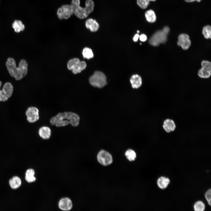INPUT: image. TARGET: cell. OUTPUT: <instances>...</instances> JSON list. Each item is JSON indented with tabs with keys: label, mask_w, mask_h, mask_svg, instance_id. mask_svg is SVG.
Here are the masks:
<instances>
[{
	"label": "cell",
	"mask_w": 211,
	"mask_h": 211,
	"mask_svg": "<svg viewBox=\"0 0 211 211\" xmlns=\"http://www.w3.org/2000/svg\"><path fill=\"white\" fill-rule=\"evenodd\" d=\"M80 118L76 113L66 112L59 113L50 120L51 124L57 127L66 126L69 124L76 126L79 123Z\"/></svg>",
	"instance_id": "obj_1"
},
{
	"label": "cell",
	"mask_w": 211,
	"mask_h": 211,
	"mask_svg": "<svg viewBox=\"0 0 211 211\" xmlns=\"http://www.w3.org/2000/svg\"><path fill=\"white\" fill-rule=\"evenodd\" d=\"M6 65L10 74L16 80L21 79L27 73L28 64L24 59L20 61L17 67L15 60L13 58H8L6 62Z\"/></svg>",
	"instance_id": "obj_2"
},
{
	"label": "cell",
	"mask_w": 211,
	"mask_h": 211,
	"mask_svg": "<svg viewBox=\"0 0 211 211\" xmlns=\"http://www.w3.org/2000/svg\"><path fill=\"white\" fill-rule=\"evenodd\" d=\"M170 29L167 26L164 27L162 30L155 32L149 39V43L154 46H157L161 43H164L167 40V36Z\"/></svg>",
	"instance_id": "obj_3"
},
{
	"label": "cell",
	"mask_w": 211,
	"mask_h": 211,
	"mask_svg": "<svg viewBox=\"0 0 211 211\" xmlns=\"http://www.w3.org/2000/svg\"><path fill=\"white\" fill-rule=\"evenodd\" d=\"M89 82L93 86L101 88L107 83L106 78L102 72L98 71L95 72L89 78Z\"/></svg>",
	"instance_id": "obj_4"
},
{
	"label": "cell",
	"mask_w": 211,
	"mask_h": 211,
	"mask_svg": "<svg viewBox=\"0 0 211 211\" xmlns=\"http://www.w3.org/2000/svg\"><path fill=\"white\" fill-rule=\"evenodd\" d=\"M74 9L71 4H64L57 9V14L60 19H67L74 14Z\"/></svg>",
	"instance_id": "obj_5"
},
{
	"label": "cell",
	"mask_w": 211,
	"mask_h": 211,
	"mask_svg": "<svg viewBox=\"0 0 211 211\" xmlns=\"http://www.w3.org/2000/svg\"><path fill=\"white\" fill-rule=\"evenodd\" d=\"M1 85L2 82L0 81V101H5L11 96L13 92V86L11 83L7 82L4 84L1 89Z\"/></svg>",
	"instance_id": "obj_6"
},
{
	"label": "cell",
	"mask_w": 211,
	"mask_h": 211,
	"mask_svg": "<svg viewBox=\"0 0 211 211\" xmlns=\"http://www.w3.org/2000/svg\"><path fill=\"white\" fill-rule=\"evenodd\" d=\"M80 3V0H72L71 5L74 9V14L79 19H84L89 15L85 7H81Z\"/></svg>",
	"instance_id": "obj_7"
},
{
	"label": "cell",
	"mask_w": 211,
	"mask_h": 211,
	"mask_svg": "<svg viewBox=\"0 0 211 211\" xmlns=\"http://www.w3.org/2000/svg\"><path fill=\"white\" fill-rule=\"evenodd\" d=\"M98 162L103 165L106 166L111 164L113 162L111 155L108 152L104 150H101L97 156Z\"/></svg>",
	"instance_id": "obj_8"
},
{
	"label": "cell",
	"mask_w": 211,
	"mask_h": 211,
	"mask_svg": "<svg viewBox=\"0 0 211 211\" xmlns=\"http://www.w3.org/2000/svg\"><path fill=\"white\" fill-rule=\"evenodd\" d=\"M25 114L27 120L30 123L35 122L39 119V110L36 107L28 108L26 111Z\"/></svg>",
	"instance_id": "obj_9"
},
{
	"label": "cell",
	"mask_w": 211,
	"mask_h": 211,
	"mask_svg": "<svg viewBox=\"0 0 211 211\" xmlns=\"http://www.w3.org/2000/svg\"><path fill=\"white\" fill-rule=\"evenodd\" d=\"M177 45L184 50H188L190 47L191 42L189 36L185 33H182L178 37Z\"/></svg>",
	"instance_id": "obj_10"
},
{
	"label": "cell",
	"mask_w": 211,
	"mask_h": 211,
	"mask_svg": "<svg viewBox=\"0 0 211 211\" xmlns=\"http://www.w3.org/2000/svg\"><path fill=\"white\" fill-rule=\"evenodd\" d=\"M58 206L59 209L62 210L69 211L72 208V202L69 198L67 197L63 198L59 200Z\"/></svg>",
	"instance_id": "obj_11"
},
{
	"label": "cell",
	"mask_w": 211,
	"mask_h": 211,
	"mask_svg": "<svg viewBox=\"0 0 211 211\" xmlns=\"http://www.w3.org/2000/svg\"><path fill=\"white\" fill-rule=\"evenodd\" d=\"M163 127L166 132L169 133L174 131L176 128V125L173 120L167 119L163 122Z\"/></svg>",
	"instance_id": "obj_12"
},
{
	"label": "cell",
	"mask_w": 211,
	"mask_h": 211,
	"mask_svg": "<svg viewBox=\"0 0 211 211\" xmlns=\"http://www.w3.org/2000/svg\"><path fill=\"white\" fill-rule=\"evenodd\" d=\"M86 28L92 32H95L99 28V25L97 21L92 18L87 19L85 22Z\"/></svg>",
	"instance_id": "obj_13"
},
{
	"label": "cell",
	"mask_w": 211,
	"mask_h": 211,
	"mask_svg": "<svg viewBox=\"0 0 211 211\" xmlns=\"http://www.w3.org/2000/svg\"><path fill=\"white\" fill-rule=\"evenodd\" d=\"M170 182L169 178L164 176L159 177L157 181V185L160 189H164L168 186Z\"/></svg>",
	"instance_id": "obj_14"
},
{
	"label": "cell",
	"mask_w": 211,
	"mask_h": 211,
	"mask_svg": "<svg viewBox=\"0 0 211 211\" xmlns=\"http://www.w3.org/2000/svg\"><path fill=\"white\" fill-rule=\"evenodd\" d=\"M130 82L133 88L137 89L140 87L142 84V79L139 75L134 74L131 77Z\"/></svg>",
	"instance_id": "obj_15"
},
{
	"label": "cell",
	"mask_w": 211,
	"mask_h": 211,
	"mask_svg": "<svg viewBox=\"0 0 211 211\" xmlns=\"http://www.w3.org/2000/svg\"><path fill=\"white\" fill-rule=\"evenodd\" d=\"M38 133L42 138L44 139H47L50 137L51 130L49 127L43 126L40 128Z\"/></svg>",
	"instance_id": "obj_16"
},
{
	"label": "cell",
	"mask_w": 211,
	"mask_h": 211,
	"mask_svg": "<svg viewBox=\"0 0 211 211\" xmlns=\"http://www.w3.org/2000/svg\"><path fill=\"white\" fill-rule=\"evenodd\" d=\"M145 16L147 21L150 23H154L156 21V15L152 9L147 10L145 13Z\"/></svg>",
	"instance_id": "obj_17"
},
{
	"label": "cell",
	"mask_w": 211,
	"mask_h": 211,
	"mask_svg": "<svg viewBox=\"0 0 211 211\" xmlns=\"http://www.w3.org/2000/svg\"><path fill=\"white\" fill-rule=\"evenodd\" d=\"M9 184L11 188L13 189L18 188L21 184V181L18 176L13 177L9 181Z\"/></svg>",
	"instance_id": "obj_18"
},
{
	"label": "cell",
	"mask_w": 211,
	"mask_h": 211,
	"mask_svg": "<svg viewBox=\"0 0 211 211\" xmlns=\"http://www.w3.org/2000/svg\"><path fill=\"white\" fill-rule=\"evenodd\" d=\"M86 64L84 61H80L74 66L72 71L73 73L77 74L80 73L86 68Z\"/></svg>",
	"instance_id": "obj_19"
},
{
	"label": "cell",
	"mask_w": 211,
	"mask_h": 211,
	"mask_svg": "<svg viewBox=\"0 0 211 211\" xmlns=\"http://www.w3.org/2000/svg\"><path fill=\"white\" fill-rule=\"evenodd\" d=\"M12 26L16 33H19L23 31L25 29V26L22 21L19 20H15L12 24Z\"/></svg>",
	"instance_id": "obj_20"
},
{
	"label": "cell",
	"mask_w": 211,
	"mask_h": 211,
	"mask_svg": "<svg viewBox=\"0 0 211 211\" xmlns=\"http://www.w3.org/2000/svg\"><path fill=\"white\" fill-rule=\"evenodd\" d=\"M211 74V69L202 67L198 71V76L200 78L207 79L209 78Z\"/></svg>",
	"instance_id": "obj_21"
},
{
	"label": "cell",
	"mask_w": 211,
	"mask_h": 211,
	"mask_svg": "<svg viewBox=\"0 0 211 211\" xmlns=\"http://www.w3.org/2000/svg\"><path fill=\"white\" fill-rule=\"evenodd\" d=\"M34 171L32 169H29L27 170L25 173V179L26 181L29 183H32L34 182L36 178L34 176Z\"/></svg>",
	"instance_id": "obj_22"
},
{
	"label": "cell",
	"mask_w": 211,
	"mask_h": 211,
	"mask_svg": "<svg viewBox=\"0 0 211 211\" xmlns=\"http://www.w3.org/2000/svg\"><path fill=\"white\" fill-rule=\"evenodd\" d=\"M94 7V3L92 0H86L85 8L88 15L93 11Z\"/></svg>",
	"instance_id": "obj_23"
},
{
	"label": "cell",
	"mask_w": 211,
	"mask_h": 211,
	"mask_svg": "<svg viewBox=\"0 0 211 211\" xmlns=\"http://www.w3.org/2000/svg\"><path fill=\"white\" fill-rule=\"evenodd\" d=\"M82 55L84 58L89 59L93 57V51L90 48L86 47L82 51Z\"/></svg>",
	"instance_id": "obj_24"
},
{
	"label": "cell",
	"mask_w": 211,
	"mask_h": 211,
	"mask_svg": "<svg viewBox=\"0 0 211 211\" xmlns=\"http://www.w3.org/2000/svg\"><path fill=\"white\" fill-rule=\"evenodd\" d=\"M193 208L194 211H204L205 209V205L203 201L198 200L194 203Z\"/></svg>",
	"instance_id": "obj_25"
},
{
	"label": "cell",
	"mask_w": 211,
	"mask_h": 211,
	"mask_svg": "<svg viewBox=\"0 0 211 211\" xmlns=\"http://www.w3.org/2000/svg\"><path fill=\"white\" fill-rule=\"evenodd\" d=\"M202 33L206 39H210L211 38V26L210 25H207L204 26L202 30Z\"/></svg>",
	"instance_id": "obj_26"
},
{
	"label": "cell",
	"mask_w": 211,
	"mask_h": 211,
	"mask_svg": "<svg viewBox=\"0 0 211 211\" xmlns=\"http://www.w3.org/2000/svg\"><path fill=\"white\" fill-rule=\"evenodd\" d=\"M125 155L127 159L130 161H134L136 157L135 152L131 149H128L127 150L125 153Z\"/></svg>",
	"instance_id": "obj_27"
},
{
	"label": "cell",
	"mask_w": 211,
	"mask_h": 211,
	"mask_svg": "<svg viewBox=\"0 0 211 211\" xmlns=\"http://www.w3.org/2000/svg\"><path fill=\"white\" fill-rule=\"evenodd\" d=\"M80 61L79 59L77 58H74L70 59L67 64L68 69L72 70L75 65Z\"/></svg>",
	"instance_id": "obj_28"
},
{
	"label": "cell",
	"mask_w": 211,
	"mask_h": 211,
	"mask_svg": "<svg viewBox=\"0 0 211 211\" xmlns=\"http://www.w3.org/2000/svg\"><path fill=\"white\" fill-rule=\"evenodd\" d=\"M138 6L142 9H146L149 4V2L147 0H137Z\"/></svg>",
	"instance_id": "obj_29"
},
{
	"label": "cell",
	"mask_w": 211,
	"mask_h": 211,
	"mask_svg": "<svg viewBox=\"0 0 211 211\" xmlns=\"http://www.w3.org/2000/svg\"><path fill=\"white\" fill-rule=\"evenodd\" d=\"M211 190L209 189L205 192V197L207 200L208 204L210 206L211 205Z\"/></svg>",
	"instance_id": "obj_30"
},
{
	"label": "cell",
	"mask_w": 211,
	"mask_h": 211,
	"mask_svg": "<svg viewBox=\"0 0 211 211\" xmlns=\"http://www.w3.org/2000/svg\"><path fill=\"white\" fill-rule=\"evenodd\" d=\"M201 65L202 67L211 69V63L209 61L203 60L201 62Z\"/></svg>",
	"instance_id": "obj_31"
},
{
	"label": "cell",
	"mask_w": 211,
	"mask_h": 211,
	"mask_svg": "<svg viewBox=\"0 0 211 211\" xmlns=\"http://www.w3.org/2000/svg\"><path fill=\"white\" fill-rule=\"evenodd\" d=\"M139 38L140 40L142 42H145L147 39V36L144 34H142L139 36Z\"/></svg>",
	"instance_id": "obj_32"
},
{
	"label": "cell",
	"mask_w": 211,
	"mask_h": 211,
	"mask_svg": "<svg viewBox=\"0 0 211 211\" xmlns=\"http://www.w3.org/2000/svg\"><path fill=\"white\" fill-rule=\"evenodd\" d=\"M139 35L138 34H136L133 38V40L134 42L137 41L139 38Z\"/></svg>",
	"instance_id": "obj_33"
},
{
	"label": "cell",
	"mask_w": 211,
	"mask_h": 211,
	"mask_svg": "<svg viewBox=\"0 0 211 211\" xmlns=\"http://www.w3.org/2000/svg\"><path fill=\"white\" fill-rule=\"evenodd\" d=\"M184 1L188 3L193 2L194 1H197L198 2H200L202 0H184Z\"/></svg>",
	"instance_id": "obj_34"
},
{
	"label": "cell",
	"mask_w": 211,
	"mask_h": 211,
	"mask_svg": "<svg viewBox=\"0 0 211 211\" xmlns=\"http://www.w3.org/2000/svg\"><path fill=\"white\" fill-rule=\"evenodd\" d=\"M147 0L148 1H149L150 2V1H155L156 0Z\"/></svg>",
	"instance_id": "obj_35"
},
{
	"label": "cell",
	"mask_w": 211,
	"mask_h": 211,
	"mask_svg": "<svg viewBox=\"0 0 211 211\" xmlns=\"http://www.w3.org/2000/svg\"><path fill=\"white\" fill-rule=\"evenodd\" d=\"M139 30H138V31H137V33H139Z\"/></svg>",
	"instance_id": "obj_36"
}]
</instances>
